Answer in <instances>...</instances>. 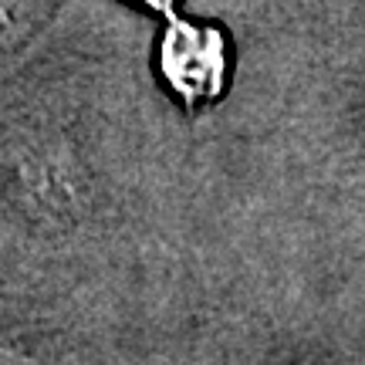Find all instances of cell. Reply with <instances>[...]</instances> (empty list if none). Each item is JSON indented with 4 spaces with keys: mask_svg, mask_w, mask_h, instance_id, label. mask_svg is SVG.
I'll return each instance as SVG.
<instances>
[{
    "mask_svg": "<svg viewBox=\"0 0 365 365\" xmlns=\"http://www.w3.org/2000/svg\"><path fill=\"white\" fill-rule=\"evenodd\" d=\"M223 71L220 41L207 31H190L180 24L166 38V75L173 85H180L186 95H207L217 88Z\"/></svg>",
    "mask_w": 365,
    "mask_h": 365,
    "instance_id": "1",
    "label": "cell"
}]
</instances>
